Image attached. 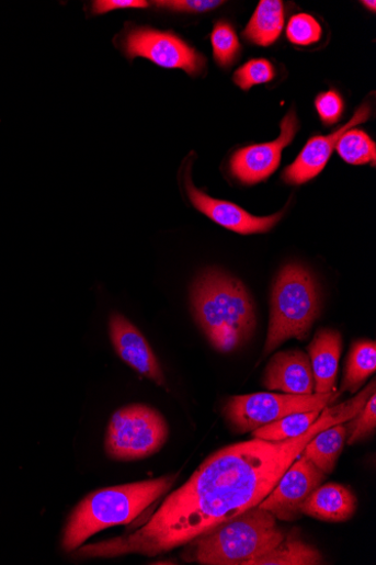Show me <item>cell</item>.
Instances as JSON below:
<instances>
[{
    "label": "cell",
    "instance_id": "cell-19",
    "mask_svg": "<svg viewBox=\"0 0 376 565\" xmlns=\"http://www.w3.org/2000/svg\"><path fill=\"white\" fill-rule=\"evenodd\" d=\"M324 558L314 546L298 535L288 534L264 555L249 561L247 565H319Z\"/></svg>",
    "mask_w": 376,
    "mask_h": 565
},
{
    "label": "cell",
    "instance_id": "cell-8",
    "mask_svg": "<svg viewBox=\"0 0 376 565\" xmlns=\"http://www.w3.org/2000/svg\"><path fill=\"white\" fill-rule=\"evenodd\" d=\"M124 53L128 58H146L159 67L182 69L191 76L205 68L204 57L172 32L136 27L125 35Z\"/></svg>",
    "mask_w": 376,
    "mask_h": 565
},
{
    "label": "cell",
    "instance_id": "cell-18",
    "mask_svg": "<svg viewBox=\"0 0 376 565\" xmlns=\"http://www.w3.org/2000/svg\"><path fill=\"white\" fill-rule=\"evenodd\" d=\"M283 26V3L280 0H262L243 35L250 43L269 47L276 42Z\"/></svg>",
    "mask_w": 376,
    "mask_h": 565
},
{
    "label": "cell",
    "instance_id": "cell-20",
    "mask_svg": "<svg viewBox=\"0 0 376 565\" xmlns=\"http://www.w3.org/2000/svg\"><path fill=\"white\" fill-rule=\"evenodd\" d=\"M376 371L375 341L362 339L351 347L341 392L357 393Z\"/></svg>",
    "mask_w": 376,
    "mask_h": 565
},
{
    "label": "cell",
    "instance_id": "cell-16",
    "mask_svg": "<svg viewBox=\"0 0 376 565\" xmlns=\"http://www.w3.org/2000/svg\"><path fill=\"white\" fill-rule=\"evenodd\" d=\"M357 499L342 484H321L303 504L301 513L326 522H345L356 512Z\"/></svg>",
    "mask_w": 376,
    "mask_h": 565
},
{
    "label": "cell",
    "instance_id": "cell-30",
    "mask_svg": "<svg viewBox=\"0 0 376 565\" xmlns=\"http://www.w3.org/2000/svg\"><path fill=\"white\" fill-rule=\"evenodd\" d=\"M363 4L367 8V9H371V11L374 13L376 11V3L375 2H367V0H365V2H363Z\"/></svg>",
    "mask_w": 376,
    "mask_h": 565
},
{
    "label": "cell",
    "instance_id": "cell-10",
    "mask_svg": "<svg viewBox=\"0 0 376 565\" xmlns=\"http://www.w3.org/2000/svg\"><path fill=\"white\" fill-rule=\"evenodd\" d=\"M299 131V120L290 111L282 120L281 135L272 143L249 146L236 151L230 160V169L240 182L257 184L269 179L278 168L283 149L295 139Z\"/></svg>",
    "mask_w": 376,
    "mask_h": 565
},
{
    "label": "cell",
    "instance_id": "cell-27",
    "mask_svg": "<svg viewBox=\"0 0 376 565\" xmlns=\"http://www.w3.org/2000/svg\"><path fill=\"white\" fill-rule=\"evenodd\" d=\"M316 108L322 124L330 126L337 124L344 111V101L337 91L321 93L316 99Z\"/></svg>",
    "mask_w": 376,
    "mask_h": 565
},
{
    "label": "cell",
    "instance_id": "cell-11",
    "mask_svg": "<svg viewBox=\"0 0 376 565\" xmlns=\"http://www.w3.org/2000/svg\"><path fill=\"white\" fill-rule=\"evenodd\" d=\"M110 337L116 353L124 362L157 385H164L163 372L156 354L128 318L113 313L110 317Z\"/></svg>",
    "mask_w": 376,
    "mask_h": 565
},
{
    "label": "cell",
    "instance_id": "cell-9",
    "mask_svg": "<svg viewBox=\"0 0 376 565\" xmlns=\"http://www.w3.org/2000/svg\"><path fill=\"white\" fill-rule=\"evenodd\" d=\"M326 477L327 474L300 454L259 507L272 512L280 520L294 521L299 519L303 516V504L321 486Z\"/></svg>",
    "mask_w": 376,
    "mask_h": 565
},
{
    "label": "cell",
    "instance_id": "cell-12",
    "mask_svg": "<svg viewBox=\"0 0 376 565\" xmlns=\"http://www.w3.org/2000/svg\"><path fill=\"white\" fill-rule=\"evenodd\" d=\"M185 188L192 205L220 226L239 234H259L271 230L282 218L283 213L269 217L250 215L235 204L208 196L196 189L190 174L185 177Z\"/></svg>",
    "mask_w": 376,
    "mask_h": 565
},
{
    "label": "cell",
    "instance_id": "cell-4",
    "mask_svg": "<svg viewBox=\"0 0 376 565\" xmlns=\"http://www.w3.org/2000/svg\"><path fill=\"white\" fill-rule=\"evenodd\" d=\"M276 520L259 506L250 508L187 543L183 558L204 565H247L285 539Z\"/></svg>",
    "mask_w": 376,
    "mask_h": 565
},
{
    "label": "cell",
    "instance_id": "cell-23",
    "mask_svg": "<svg viewBox=\"0 0 376 565\" xmlns=\"http://www.w3.org/2000/svg\"><path fill=\"white\" fill-rule=\"evenodd\" d=\"M214 57L219 66L229 68L241 50L239 38L231 24L220 21L216 23L212 34Z\"/></svg>",
    "mask_w": 376,
    "mask_h": 565
},
{
    "label": "cell",
    "instance_id": "cell-7",
    "mask_svg": "<svg viewBox=\"0 0 376 565\" xmlns=\"http://www.w3.org/2000/svg\"><path fill=\"white\" fill-rule=\"evenodd\" d=\"M169 433V426L157 410L144 405L124 407L111 419L105 450L115 461L143 460L158 453Z\"/></svg>",
    "mask_w": 376,
    "mask_h": 565
},
{
    "label": "cell",
    "instance_id": "cell-24",
    "mask_svg": "<svg viewBox=\"0 0 376 565\" xmlns=\"http://www.w3.org/2000/svg\"><path fill=\"white\" fill-rule=\"evenodd\" d=\"M344 425L350 447L369 438L376 429V393H373L360 413Z\"/></svg>",
    "mask_w": 376,
    "mask_h": 565
},
{
    "label": "cell",
    "instance_id": "cell-1",
    "mask_svg": "<svg viewBox=\"0 0 376 565\" xmlns=\"http://www.w3.org/2000/svg\"><path fill=\"white\" fill-rule=\"evenodd\" d=\"M375 393L373 380L354 398L327 407L310 429L282 441L252 439L206 459L179 490L167 497L146 524L129 535L83 546L79 557L153 556L186 545L259 506L321 430L354 418Z\"/></svg>",
    "mask_w": 376,
    "mask_h": 565
},
{
    "label": "cell",
    "instance_id": "cell-15",
    "mask_svg": "<svg viewBox=\"0 0 376 565\" xmlns=\"http://www.w3.org/2000/svg\"><path fill=\"white\" fill-rule=\"evenodd\" d=\"M343 338L338 330H319L308 346L315 377V393L326 394L337 391Z\"/></svg>",
    "mask_w": 376,
    "mask_h": 565
},
{
    "label": "cell",
    "instance_id": "cell-2",
    "mask_svg": "<svg viewBox=\"0 0 376 565\" xmlns=\"http://www.w3.org/2000/svg\"><path fill=\"white\" fill-rule=\"evenodd\" d=\"M191 301L198 326L216 350L235 351L253 337L254 302L236 278L219 270L204 271L194 282Z\"/></svg>",
    "mask_w": 376,
    "mask_h": 565
},
{
    "label": "cell",
    "instance_id": "cell-22",
    "mask_svg": "<svg viewBox=\"0 0 376 565\" xmlns=\"http://www.w3.org/2000/svg\"><path fill=\"white\" fill-rule=\"evenodd\" d=\"M337 149L341 157L352 166H375L376 146L362 131H347L339 140Z\"/></svg>",
    "mask_w": 376,
    "mask_h": 565
},
{
    "label": "cell",
    "instance_id": "cell-3",
    "mask_svg": "<svg viewBox=\"0 0 376 565\" xmlns=\"http://www.w3.org/2000/svg\"><path fill=\"white\" fill-rule=\"evenodd\" d=\"M178 475L141 481L99 490L81 500L71 512L62 549L73 552L91 536L116 524H127L174 486Z\"/></svg>",
    "mask_w": 376,
    "mask_h": 565
},
{
    "label": "cell",
    "instance_id": "cell-5",
    "mask_svg": "<svg viewBox=\"0 0 376 565\" xmlns=\"http://www.w3.org/2000/svg\"><path fill=\"white\" fill-rule=\"evenodd\" d=\"M320 310V295L311 273L300 264L283 268L272 292L263 355H269L289 339L306 340Z\"/></svg>",
    "mask_w": 376,
    "mask_h": 565
},
{
    "label": "cell",
    "instance_id": "cell-13",
    "mask_svg": "<svg viewBox=\"0 0 376 565\" xmlns=\"http://www.w3.org/2000/svg\"><path fill=\"white\" fill-rule=\"evenodd\" d=\"M371 115V108L367 104L362 105L350 123L329 136H318L311 138L295 163L289 166L283 172V180L287 184L300 185L316 178L326 167L327 161L337 148L340 138L353 127L365 123Z\"/></svg>",
    "mask_w": 376,
    "mask_h": 565
},
{
    "label": "cell",
    "instance_id": "cell-26",
    "mask_svg": "<svg viewBox=\"0 0 376 565\" xmlns=\"http://www.w3.org/2000/svg\"><path fill=\"white\" fill-rule=\"evenodd\" d=\"M322 34L320 24L308 14L292 18L286 29V35L292 44L309 46L319 42Z\"/></svg>",
    "mask_w": 376,
    "mask_h": 565
},
{
    "label": "cell",
    "instance_id": "cell-25",
    "mask_svg": "<svg viewBox=\"0 0 376 565\" xmlns=\"http://www.w3.org/2000/svg\"><path fill=\"white\" fill-rule=\"evenodd\" d=\"M275 77L273 65L266 59H253L240 67L233 76V82L243 91L255 86L270 83Z\"/></svg>",
    "mask_w": 376,
    "mask_h": 565
},
{
    "label": "cell",
    "instance_id": "cell-17",
    "mask_svg": "<svg viewBox=\"0 0 376 565\" xmlns=\"http://www.w3.org/2000/svg\"><path fill=\"white\" fill-rule=\"evenodd\" d=\"M346 439L347 431L344 423L329 427L318 432L307 443L301 456L329 475L337 468Z\"/></svg>",
    "mask_w": 376,
    "mask_h": 565
},
{
    "label": "cell",
    "instance_id": "cell-28",
    "mask_svg": "<svg viewBox=\"0 0 376 565\" xmlns=\"http://www.w3.org/2000/svg\"><path fill=\"white\" fill-rule=\"evenodd\" d=\"M153 4L173 12L200 14L213 11L225 2H218V0H160Z\"/></svg>",
    "mask_w": 376,
    "mask_h": 565
},
{
    "label": "cell",
    "instance_id": "cell-21",
    "mask_svg": "<svg viewBox=\"0 0 376 565\" xmlns=\"http://www.w3.org/2000/svg\"><path fill=\"white\" fill-rule=\"evenodd\" d=\"M321 411H309L287 416L252 431L257 439L282 441L306 433L319 419Z\"/></svg>",
    "mask_w": 376,
    "mask_h": 565
},
{
    "label": "cell",
    "instance_id": "cell-6",
    "mask_svg": "<svg viewBox=\"0 0 376 565\" xmlns=\"http://www.w3.org/2000/svg\"><path fill=\"white\" fill-rule=\"evenodd\" d=\"M341 395L342 392L338 391L310 395L275 393L238 395L228 399L224 413L235 431L246 433L290 415L322 411L333 405Z\"/></svg>",
    "mask_w": 376,
    "mask_h": 565
},
{
    "label": "cell",
    "instance_id": "cell-14",
    "mask_svg": "<svg viewBox=\"0 0 376 565\" xmlns=\"http://www.w3.org/2000/svg\"><path fill=\"white\" fill-rule=\"evenodd\" d=\"M264 386L292 395L315 393L310 358L300 350H287L272 357L264 372Z\"/></svg>",
    "mask_w": 376,
    "mask_h": 565
},
{
    "label": "cell",
    "instance_id": "cell-29",
    "mask_svg": "<svg viewBox=\"0 0 376 565\" xmlns=\"http://www.w3.org/2000/svg\"><path fill=\"white\" fill-rule=\"evenodd\" d=\"M148 5L144 0H98L92 4V13L102 15L116 10L146 9Z\"/></svg>",
    "mask_w": 376,
    "mask_h": 565
}]
</instances>
